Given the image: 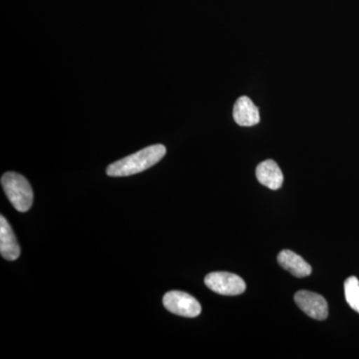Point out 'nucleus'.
I'll list each match as a JSON object with an SVG mask.
<instances>
[{
	"mask_svg": "<svg viewBox=\"0 0 359 359\" xmlns=\"http://www.w3.org/2000/svg\"><path fill=\"white\" fill-rule=\"evenodd\" d=\"M166 155L165 146H149L143 150L123 158V159L113 163L107 168V175L111 177H127L141 173L154 166Z\"/></svg>",
	"mask_w": 359,
	"mask_h": 359,
	"instance_id": "1",
	"label": "nucleus"
},
{
	"mask_svg": "<svg viewBox=\"0 0 359 359\" xmlns=\"http://www.w3.org/2000/svg\"><path fill=\"white\" fill-rule=\"evenodd\" d=\"M1 185L7 198L18 212H27L32 208L33 191L22 175L8 172L2 176Z\"/></svg>",
	"mask_w": 359,
	"mask_h": 359,
	"instance_id": "2",
	"label": "nucleus"
},
{
	"mask_svg": "<svg viewBox=\"0 0 359 359\" xmlns=\"http://www.w3.org/2000/svg\"><path fill=\"white\" fill-rule=\"evenodd\" d=\"M163 304L170 313L184 318H196L202 311L200 302L187 292L172 290L163 297Z\"/></svg>",
	"mask_w": 359,
	"mask_h": 359,
	"instance_id": "3",
	"label": "nucleus"
},
{
	"mask_svg": "<svg viewBox=\"0 0 359 359\" xmlns=\"http://www.w3.org/2000/svg\"><path fill=\"white\" fill-rule=\"evenodd\" d=\"M205 283L212 292L222 295L242 294L247 287L242 278L226 271L209 273L205 276Z\"/></svg>",
	"mask_w": 359,
	"mask_h": 359,
	"instance_id": "4",
	"label": "nucleus"
},
{
	"mask_svg": "<svg viewBox=\"0 0 359 359\" xmlns=\"http://www.w3.org/2000/svg\"><path fill=\"white\" fill-rule=\"evenodd\" d=\"M295 304L309 318L325 320L328 316V306L325 297L309 290H299L294 295Z\"/></svg>",
	"mask_w": 359,
	"mask_h": 359,
	"instance_id": "5",
	"label": "nucleus"
},
{
	"mask_svg": "<svg viewBox=\"0 0 359 359\" xmlns=\"http://www.w3.org/2000/svg\"><path fill=\"white\" fill-rule=\"evenodd\" d=\"M0 254L7 261H15L20 256V247L13 228L4 216L0 217Z\"/></svg>",
	"mask_w": 359,
	"mask_h": 359,
	"instance_id": "6",
	"label": "nucleus"
},
{
	"mask_svg": "<svg viewBox=\"0 0 359 359\" xmlns=\"http://www.w3.org/2000/svg\"><path fill=\"white\" fill-rule=\"evenodd\" d=\"M233 116L236 123L243 127L254 126L261 120L259 109L247 96L238 99L233 106Z\"/></svg>",
	"mask_w": 359,
	"mask_h": 359,
	"instance_id": "7",
	"label": "nucleus"
},
{
	"mask_svg": "<svg viewBox=\"0 0 359 359\" xmlns=\"http://www.w3.org/2000/svg\"><path fill=\"white\" fill-rule=\"evenodd\" d=\"M256 176L262 185L268 187L271 190H278L283 183L282 170L273 160L262 162L257 167Z\"/></svg>",
	"mask_w": 359,
	"mask_h": 359,
	"instance_id": "8",
	"label": "nucleus"
},
{
	"mask_svg": "<svg viewBox=\"0 0 359 359\" xmlns=\"http://www.w3.org/2000/svg\"><path fill=\"white\" fill-rule=\"evenodd\" d=\"M280 266L297 278H306L311 273V266L299 255L289 250H283L278 257Z\"/></svg>",
	"mask_w": 359,
	"mask_h": 359,
	"instance_id": "9",
	"label": "nucleus"
},
{
	"mask_svg": "<svg viewBox=\"0 0 359 359\" xmlns=\"http://www.w3.org/2000/svg\"><path fill=\"white\" fill-rule=\"evenodd\" d=\"M344 294L347 304L359 313V280L356 276H351L344 283Z\"/></svg>",
	"mask_w": 359,
	"mask_h": 359,
	"instance_id": "10",
	"label": "nucleus"
}]
</instances>
